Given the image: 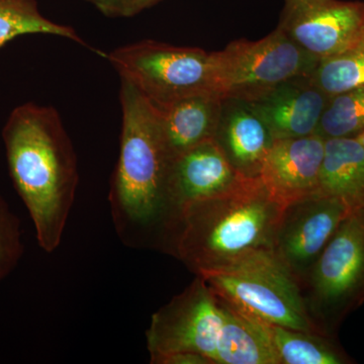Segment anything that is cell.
I'll list each match as a JSON object with an SVG mask.
<instances>
[{
	"mask_svg": "<svg viewBox=\"0 0 364 364\" xmlns=\"http://www.w3.org/2000/svg\"><path fill=\"white\" fill-rule=\"evenodd\" d=\"M9 176L45 252L58 249L79 183L77 155L58 111L26 102L2 129Z\"/></svg>",
	"mask_w": 364,
	"mask_h": 364,
	"instance_id": "1",
	"label": "cell"
},
{
	"mask_svg": "<svg viewBox=\"0 0 364 364\" xmlns=\"http://www.w3.org/2000/svg\"><path fill=\"white\" fill-rule=\"evenodd\" d=\"M119 154L109 202L119 238L131 248L165 245L172 215L168 200L171 158L160 112L135 86L121 79Z\"/></svg>",
	"mask_w": 364,
	"mask_h": 364,
	"instance_id": "2",
	"label": "cell"
},
{
	"mask_svg": "<svg viewBox=\"0 0 364 364\" xmlns=\"http://www.w3.org/2000/svg\"><path fill=\"white\" fill-rule=\"evenodd\" d=\"M284 208L259 177L244 178L226 193L182 208L165 247L196 275L220 269L272 250Z\"/></svg>",
	"mask_w": 364,
	"mask_h": 364,
	"instance_id": "3",
	"label": "cell"
},
{
	"mask_svg": "<svg viewBox=\"0 0 364 364\" xmlns=\"http://www.w3.org/2000/svg\"><path fill=\"white\" fill-rule=\"evenodd\" d=\"M198 275L217 296L249 317L325 334L308 312L299 280L272 249L256 251L228 267Z\"/></svg>",
	"mask_w": 364,
	"mask_h": 364,
	"instance_id": "4",
	"label": "cell"
},
{
	"mask_svg": "<svg viewBox=\"0 0 364 364\" xmlns=\"http://www.w3.org/2000/svg\"><path fill=\"white\" fill-rule=\"evenodd\" d=\"M210 55L215 95L246 102L291 79L310 77L320 61L279 26L261 40L234 41Z\"/></svg>",
	"mask_w": 364,
	"mask_h": 364,
	"instance_id": "5",
	"label": "cell"
},
{
	"mask_svg": "<svg viewBox=\"0 0 364 364\" xmlns=\"http://www.w3.org/2000/svg\"><path fill=\"white\" fill-rule=\"evenodd\" d=\"M119 77L162 109L213 88L212 55L196 47L144 40L105 55Z\"/></svg>",
	"mask_w": 364,
	"mask_h": 364,
	"instance_id": "6",
	"label": "cell"
},
{
	"mask_svg": "<svg viewBox=\"0 0 364 364\" xmlns=\"http://www.w3.org/2000/svg\"><path fill=\"white\" fill-rule=\"evenodd\" d=\"M299 284L311 318L327 335L363 303L364 210L349 213Z\"/></svg>",
	"mask_w": 364,
	"mask_h": 364,
	"instance_id": "7",
	"label": "cell"
},
{
	"mask_svg": "<svg viewBox=\"0 0 364 364\" xmlns=\"http://www.w3.org/2000/svg\"><path fill=\"white\" fill-rule=\"evenodd\" d=\"M223 323L222 299L196 275L182 293L153 314L146 333L150 360L165 354L191 352L215 364Z\"/></svg>",
	"mask_w": 364,
	"mask_h": 364,
	"instance_id": "8",
	"label": "cell"
},
{
	"mask_svg": "<svg viewBox=\"0 0 364 364\" xmlns=\"http://www.w3.org/2000/svg\"><path fill=\"white\" fill-rule=\"evenodd\" d=\"M349 213L338 198L318 191L284 207L272 251L299 282Z\"/></svg>",
	"mask_w": 364,
	"mask_h": 364,
	"instance_id": "9",
	"label": "cell"
},
{
	"mask_svg": "<svg viewBox=\"0 0 364 364\" xmlns=\"http://www.w3.org/2000/svg\"><path fill=\"white\" fill-rule=\"evenodd\" d=\"M277 26L313 56L328 58L364 37V2L284 0Z\"/></svg>",
	"mask_w": 364,
	"mask_h": 364,
	"instance_id": "10",
	"label": "cell"
},
{
	"mask_svg": "<svg viewBox=\"0 0 364 364\" xmlns=\"http://www.w3.org/2000/svg\"><path fill=\"white\" fill-rule=\"evenodd\" d=\"M244 178L247 177L234 168L215 139L181 153L172 160L169 170L171 228L182 208L189 203L226 193Z\"/></svg>",
	"mask_w": 364,
	"mask_h": 364,
	"instance_id": "11",
	"label": "cell"
},
{
	"mask_svg": "<svg viewBox=\"0 0 364 364\" xmlns=\"http://www.w3.org/2000/svg\"><path fill=\"white\" fill-rule=\"evenodd\" d=\"M325 144L318 133L273 142L258 177L284 207L318 191Z\"/></svg>",
	"mask_w": 364,
	"mask_h": 364,
	"instance_id": "12",
	"label": "cell"
},
{
	"mask_svg": "<svg viewBox=\"0 0 364 364\" xmlns=\"http://www.w3.org/2000/svg\"><path fill=\"white\" fill-rule=\"evenodd\" d=\"M330 97L310 76L291 79L248 104L267 124L273 139L282 140L317 133Z\"/></svg>",
	"mask_w": 364,
	"mask_h": 364,
	"instance_id": "13",
	"label": "cell"
},
{
	"mask_svg": "<svg viewBox=\"0 0 364 364\" xmlns=\"http://www.w3.org/2000/svg\"><path fill=\"white\" fill-rule=\"evenodd\" d=\"M214 139L234 168L247 178L259 176L274 142L267 124L248 102L237 100H223Z\"/></svg>",
	"mask_w": 364,
	"mask_h": 364,
	"instance_id": "14",
	"label": "cell"
},
{
	"mask_svg": "<svg viewBox=\"0 0 364 364\" xmlns=\"http://www.w3.org/2000/svg\"><path fill=\"white\" fill-rule=\"evenodd\" d=\"M222 105V98L215 93H202L159 109L162 135L171 160L215 138Z\"/></svg>",
	"mask_w": 364,
	"mask_h": 364,
	"instance_id": "15",
	"label": "cell"
},
{
	"mask_svg": "<svg viewBox=\"0 0 364 364\" xmlns=\"http://www.w3.org/2000/svg\"><path fill=\"white\" fill-rule=\"evenodd\" d=\"M318 191L350 212L364 210V147L356 138L326 139Z\"/></svg>",
	"mask_w": 364,
	"mask_h": 364,
	"instance_id": "16",
	"label": "cell"
},
{
	"mask_svg": "<svg viewBox=\"0 0 364 364\" xmlns=\"http://www.w3.org/2000/svg\"><path fill=\"white\" fill-rule=\"evenodd\" d=\"M222 303L224 323L217 345L215 364H279L257 322L224 299Z\"/></svg>",
	"mask_w": 364,
	"mask_h": 364,
	"instance_id": "17",
	"label": "cell"
},
{
	"mask_svg": "<svg viewBox=\"0 0 364 364\" xmlns=\"http://www.w3.org/2000/svg\"><path fill=\"white\" fill-rule=\"evenodd\" d=\"M255 321L264 333L279 364L350 363L346 354L329 339V335L301 331Z\"/></svg>",
	"mask_w": 364,
	"mask_h": 364,
	"instance_id": "18",
	"label": "cell"
},
{
	"mask_svg": "<svg viewBox=\"0 0 364 364\" xmlns=\"http://www.w3.org/2000/svg\"><path fill=\"white\" fill-rule=\"evenodd\" d=\"M26 35L55 36L86 46L73 28L46 18L36 0H0V49Z\"/></svg>",
	"mask_w": 364,
	"mask_h": 364,
	"instance_id": "19",
	"label": "cell"
},
{
	"mask_svg": "<svg viewBox=\"0 0 364 364\" xmlns=\"http://www.w3.org/2000/svg\"><path fill=\"white\" fill-rule=\"evenodd\" d=\"M311 80L332 95L364 86V37L346 51L318 61Z\"/></svg>",
	"mask_w": 364,
	"mask_h": 364,
	"instance_id": "20",
	"label": "cell"
},
{
	"mask_svg": "<svg viewBox=\"0 0 364 364\" xmlns=\"http://www.w3.org/2000/svg\"><path fill=\"white\" fill-rule=\"evenodd\" d=\"M317 133L325 139L356 138L364 133V86L332 95Z\"/></svg>",
	"mask_w": 364,
	"mask_h": 364,
	"instance_id": "21",
	"label": "cell"
},
{
	"mask_svg": "<svg viewBox=\"0 0 364 364\" xmlns=\"http://www.w3.org/2000/svg\"><path fill=\"white\" fill-rule=\"evenodd\" d=\"M23 251L20 219L0 193V282L16 269Z\"/></svg>",
	"mask_w": 364,
	"mask_h": 364,
	"instance_id": "22",
	"label": "cell"
},
{
	"mask_svg": "<svg viewBox=\"0 0 364 364\" xmlns=\"http://www.w3.org/2000/svg\"><path fill=\"white\" fill-rule=\"evenodd\" d=\"M107 18H133L163 0H85Z\"/></svg>",
	"mask_w": 364,
	"mask_h": 364,
	"instance_id": "23",
	"label": "cell"
},
{
	"mask_svg": "<svg viewBox=\"0 0 364 364\" xmlns=\"http://www.w3.org/2000/svg\"><path fill=\"white\" fill-rule=\"evenodd\" d=\"M153 364H212L205 356L191 352H176L158 356L150 361Z\"/></svg>",
	"mask_w": 364,
	"mask_h": 364,
	"instance_id": "24",
	"label": "cell"
},
{
	"mask_svg": "<svg viewBox=\"0 0 364 364\" xmlns=\"http://www.w3.org/2000/svg\"><path fill=\"white\" fill-rule=\"evenodd\" d=\"M356 139L359 141V142L361 143V145L364 147V133L361 134V135H359L358 136H356Z\"/></svg>",
	"mask_w": 364,
	"mask_h": 364,
	"instance_id": "25",
	"label": "cell"
}]
</instances>
